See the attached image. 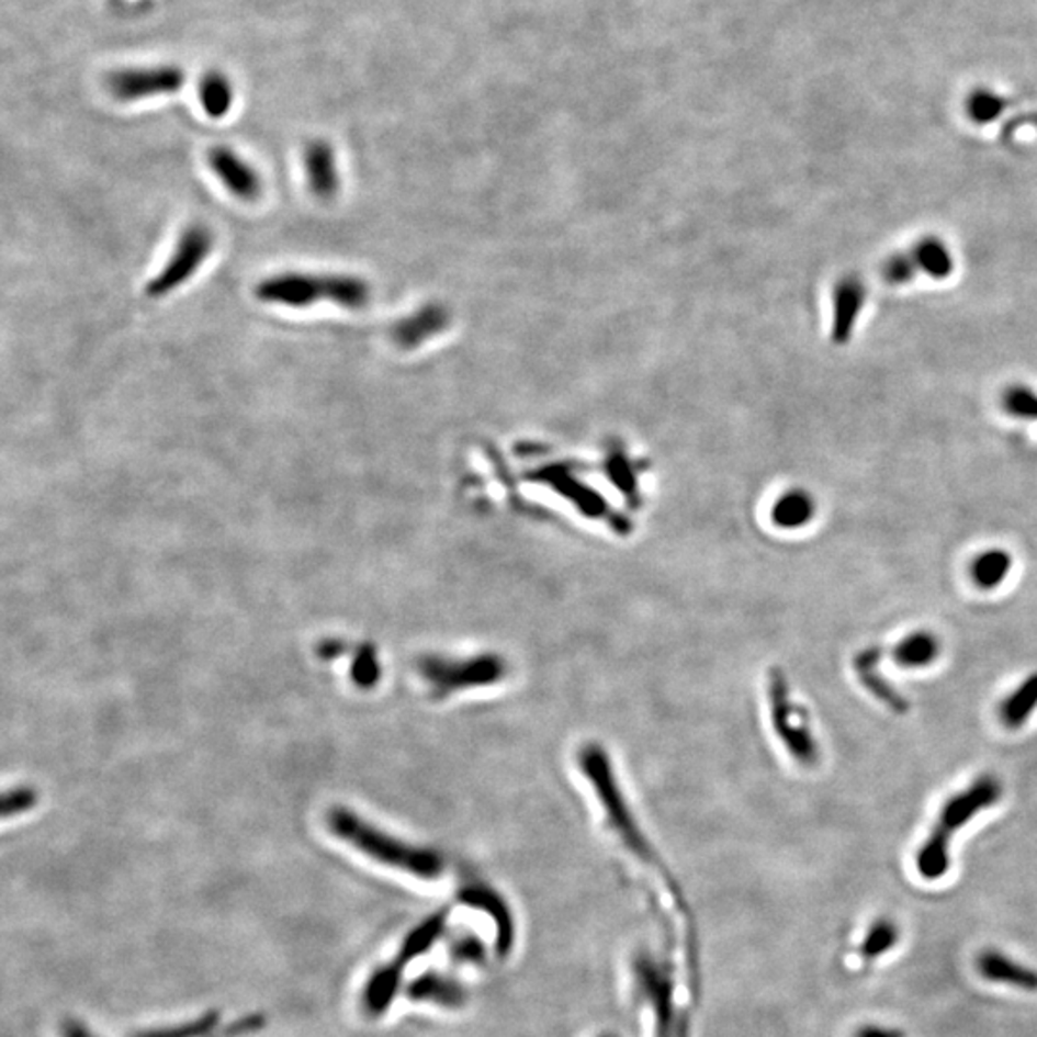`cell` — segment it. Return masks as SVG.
<instances>
[{"mask_svg":"<svg viewBox=\"0 0 1037 1037\" xmlns=\"http://www.w3.org/2000/svg\"><path fill=\"white\" fill-rule=\"evenodd\" d=\"M261 1026H263V1016H248V1018L235 1022V1024H233L230 1028L225 1029L219 1037L243 1036V1034L253 1032V1029L261 1028Z\"/></svg>","mask_w":1037,"mask_h":1037,"instance_id":"cell-26","label":"cell"},{"mask_svg":"<svg viewBox=\"0 0 1037 1037\" xmlns=\"http://www.w3.org/2000/svg\"><path fill=\"white\" fill-rule=\"evenodd\" d=\"M939 655V640L932 632H913L903 638L895 650L893 657L901 667L918 668L928 667Z\"/></svg>","mask_w":1037,"mask_h":1037,"instance_id":"cell-13","label":"cell"},{"mask_svg":"<svg viewBox=\"0 0 1037 1037\" xmlns=\"http://www.w3.org/2000/svg\"><path fill=\"white\" fill-rule=\"evenodd\" d=\"M911 256H913L916 269L922 273H926V275L934 277V279H945V277L951 275V252L937 238H924L918 245L914 246Z\"/></svg>","mask_w":1037,"mask_h":1037,"instance_id":"cell-16","label":"cell"},{"mask_svg":"<svg viewBox=\"0 0 1037 1037\" xmlns=\"http://www.w3.org/2000/svg\"><path fill=\"white\" fill-rule=\"evenodd\" d=\"M207 164L225 189L245 202L260 199L261 179L258 171L227 146H215L207 154Z\"/></svg>","mask_w":1037,"mask_h":1037,"instance_id":"cell-8","label":"cell"},{"mask_svg":"<svg viewBox=\"0 0 1037 1037\" xmlns=\"http://www.w3.org/2000/svg\"><path fill=\"white\" fill-rule=\"evenodd\" d=\"M999 799L1001 784L993 776L985 775L945 803L926 844L916 853V868L922 878L937 880L949 870V842L953 834L980 811L997 803Z\"/></svg>","mask_w":1037,"mask_h":1037,"instance_id":"cell-3","label":"cell"},{"mask_svg":"<svg viewBox=\"0 0 1037 1037\" xmlns=\"http://www.w3.org/2000/svg\"><path fill=\"white\" fill-rule=\"evenodd\" d=\"M200 102L210 117H223L233 106L229 81L219 74H210L200 84Z\"/></svg>","mask_w":1037,"mask_h":1037,"instance_id":"cell-18","label":"cell"},{"mask_svg":"<svg viewBox=\"0 0 1037 1037\" xmlns=\"http://www.w3.org/2000/svg\"><path fill=\"white\" fill-rule=\"evenodd\" d=\"M855 1037H905V1034L898 1028H883V1026H865L857 1029Z\"/></svg>","mask_w":1037,"mask_h":1037,"instance_id":"cell-27","label":"cell"},{"mask_svg":"<svg viewBox=\"0 0 1037 1037\" xmlns=\"http://www.w3.org/2000/svg\"><path fill=\"white\" fill-rule=\"evenodd\" d=\"M184 83V74L176 66L127 69L110 77V91L120 100H140L177 92Z\"/></svg>","mask_w":1037,"mask_h":1037,"instance_id":"cell-7","label":"cell"},{"mask_svg":"<svg viewBox=\"0 0 1037 1037\" xmlns=\"http://www.w3.org/2000/svg\"><path fill=\"white\" fill-rule=\"evenodd\" d=\"M214 237L212 230L202 223L189 225L177 240L176 250L160 273L146 284V294L153 298L166 296L169 292L183 286L191 279L212 252Z\"/></svg>","mask_w":1037,"mask_h":1037,"instance_id":"cell-6","label":"cell"},{"mask_svg":"<svg viewBox=\"0 0 1037 1037\" xmlns=\"http://www.w3.org/2000/svg\"><path fill=\"white\" fill-rule=\"evenodd\" d=\"M767 696L776 736L780 737L793 759L811 767L819 760V744L811 732L805 709L793 703L790 686L780 668H773L768 675Z\"/></svg>","mask_w":1037,"mask_h":1037,"instance_id":"cell-4","label":"cell"},{"mask_svg":"<svg viewBox=\"0 0 1037 1037\" xmlns=\"http://www.w3.org/2000/svg\"><path fill=\"white\" fill-rule=\"evenodd\" d=\"M999 112H1001V102L995 97H988V94L978 97L970 104V114L978 122H990Z\"/></svg>","mask_w":1037,"mask_h":1037,"instance_id":"cell-25","label":"cell"},{"mask_svg":"<svg viewBox=\"0 0 1037 1037\" xmlns=\"http://www.w3.org/2000/svg\"><path fill=\"white\" fill-rule=\"evenodd\" d=\"M916 271H918V269L914 266L913 256H911V253L891 256L890 260L886 261V266H883V277H886V281L891 284H903L906 283V281H911Z\"/></svg>","mask_w":1037,"mask_h":1037,"instance_id":"cell-23","label":"cell"},{"mask_svg":"<svg viewBox=\"0 0 1037 1037\" xmlns=\"http://www.w3.org/2000/svg\"><path fill=\"white\" fill-rule=\"evenodd\" d=\"M438 322H440V317H438L435 309H422L414 317L399 323L398 327L394 329V338L402 346L417 345V342H421L422 338L429 337L430 332L437 329Z\"/></svg>","mask_w":1037,"mask_h":1037,"instance_id":"cell-19","label":"cell"},{"mask_svg":"<svg viewBox=\"0 0 1037 1037\" xmlns=\"http://www.w3.org/2000/svg\"><path fill=\"white\" fill-rule=\"evenodd\" d=\"M219 1022V1013H206L196 1021L184 1022L169 1028L148 1029L133 1037H204L214 1032Z\"/></svg>","mask_w":1037,"mask_h":1037,"instance_id":"cell-21","label":"cell"},{"mask_svg":"<svg viewBox=\"0 0 1037 1037\" xmlns=\"http://www.w3.org/2000/svg\"><path fill=\"white\" fill-rule=\"evenodd\" d=\"M64 1037H94L89 1029L81 1026L79 1022H68L64 1026Z\"/></svg>","mask_w":1037,"mask_h":1037,"instance_id":"cell-28","label":"cell"},{"mask_svg":"<svg viewBox=\"0 0 1037 1037\" xmlns=\"http://www.w3.org/2000/svg\"><path fill=\"white\" fill-rule=\"evenodd\" d=\"M978 972L990 982L1014 985L1018 990L1037 991V970L1024 967L1005 953L985 951L976 960Z\"/></svg>","mask_w":1037,"mask_h":1037,"instance_id":"cell-10","label":"cell"},{"mask_svg":"<svg viewBox=\"0 0 1037 1037\" xmlns=\"http://www.w3.org/2000/svg\"><path fill=\"white\" fill-rule=\"evenodd\" d=\"M304 169H306L309 191L314 192L317 199L330 200L337 196L340 177H338L335 153L329 143L312 140L304 148Z\"/></svg>","mask_w":1037,"mask_h":1037,"instance_id":"cell-9","label":"cell"},{"mask_svg":"<svg viewBox=\"0 0 1037 1037\" xmlns=\"http://www.w3.org/2000/svg\"><path fill=\"white\" fill-rule=\"evenodd\" d=\"M1011 567H1013V560L1005 550H990L976 557L972 576L978 586L991 590L999 584H1003Z\"/></svg>","mask_w":1037,"mask_h":1037,"instance_id":"cell-17","label":"cell"},{"mask_svg":"<svg viewBox=\"0 0 1037 1037\" xmlns=\"http://www.w3.org/2000/svg\"><path fill=\"white\" fill-rule=\"evenodd\" d=\"M256 298L266 304L309 307L317 302H332L346 309H361L371 300L368 281L345 273H277L256 284Z\"/></svg>","mask_w":1037,"mask_h":1037,"instance_id":"cell-1","label":"cell"},{"mask_svg":"<svg viewBox=\"0 0 1037 1037\" xmlns=\"http://www.w3.org/2000/svg\"><path fill=\"white\" fill-rule=\"evenodd\" d=\"M1003 407L1013 417L1037 419V392L1026 386H1011L1003 396Z\"/></svg>","mask_w":1037,"mask_h":1037,"instance_id":"cell-22","label":"cell"},{"mask_svg":"<svg viewBox=\"0 0 1037 1037\" xmlns=\"http://www.w3.org/2000/svg\"><path fill=\"white\" fill-rule=\"evenodd\" d=\"M504 673V665L496 657H471V660H444L425 657L419 661V675L429 686L435 698H446L453 691L469 690L478 686H491Z\"/></svg>","mask_w":1037,"mask_h":1037,"instance_id":"cell-5","label":"cell"},{"mask_svg":"<svg viewBox=\"0 0 1037 1037\" xmlns=\"http://www.w3.org/2000/svg\"><path fill=\"white\" fill-rule=\"evenodd\" d=\"M1037 709V673L1024 680L1001 706V719L1008 729H1018Z\"/></svg>","mask_w":1037,"mask_h":1037,"instance_id":"cell-14","label":"cell"},{"mask_svg":"<svg viewBox=\"0 0 1037 1037\" xmlns=\"http://www.w3.org/2000/svg\"><path fill=\"white\" fill-rule=\"evenodd\" d=\"M327 822L335 836L381 865L398 868L425 880L437 878L442 872V860L437 853L414 847L402 839L388 836L386 832L371 826L348 809H342V807L332 809L327 816Z\"/></svg>","mask_w":1037,"mask_h":1037,"instance_id":"cell-2","label":"cell"},{"mask_svg":"<svg viewBox=\"0 0 1037 1037\" xmlns=\"http://www.w3.org/2000/svg\"><path fill=\"white\" fill-rule=\"evenodd\" d=\"M899 929L893 922L888 918L876 921L868 929L865 942L860 945V953L865 959H876L886 951H890L893 945L898 944Z\"/></svg>","mask_w":1037,"mask_h":1037,"instance_id":"cell-20","label":"cell"},{"mask_svg":"<svg viewBox=\"0 0 1037 1037\" xmlns=\"http://www.w3.org/2000/svg\"><path fill=\"white\" fill-rule=\"evenodd\" d=\"M35 801H37V793L30 790V788L10 790L4 796V801H2V816L8 819V816L23 813V811H27V809L35 805Z\"/></svg>","mask_w":1037,"mask_h":1037,"instance_id":"cell-24","label":"cell"},{"mask_svg":"<svg viewBox=\"0 0 1037 1037\" xmlns=\"http://www.w3.org/2000/svg\"><path fill=\"white\" fill-rule=\"evenodd\" d=\"M882 660V650L880 647H868L857 653L855 657V670L859 675L860 683L867 686L868 690L875 694L876 698L883 701L886 706L891 707L898 713L909 711V701H906L893 686L878 673V665Z\"/></svg>","mask_w":1037,"mask_h":1037,"instance_id":"cell-11","label":"cell"},{"mask_svg":"<svg viewBox=\"0 0 1037 1037\" xmlns=\"http://www.w3.org/2000/svg\"><path fill=\"white\" fill-rule=\"evenodd\" d=\"M863 302H865L863 283L852 277H847L844 283H839L836 292V323H834L836 340H847L852 337L853 325L863 309Z\"/></svg>","mask_w":1037,"mask_h":1037,"instance_id":"cell-12","label":"cell"},{"mask_svg":"<svg viewBox=\"0 0 1037 1037\" xmlns=\"http://www.w3.org/2000/svg\"><path fill=\"white\" fill-rule=\"evenodd\" d=\"M814 501L801 491L788 492L773 507V521L782 529H798L813 519Z\"/></svg>","mask_w":1037,"mask_h":1037,"instance_id":"cell-15","label":"cell"}]
</instances>
